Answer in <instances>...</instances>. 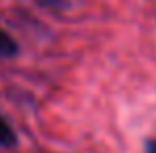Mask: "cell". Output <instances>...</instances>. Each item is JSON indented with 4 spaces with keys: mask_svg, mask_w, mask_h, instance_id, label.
I'll return each mask as SVG.
<instances>
[{
    "mask_svg": "<svg viewBox=\"0 0 156 153\" xmlns=\"http://www.w3.org/2000/svg\"><path fill=\"white\" fill-rule=\"evenodd\" d=\"M17 55V44L15 40L0 27V57H15Z\"/></svg>",
    "mask_w": 156,
    "mask_h": 153,
    "instance_id": "6da1fadb",
    "label": "cell"
},
{
    "mask_svg": "<svg viewBox=\"0 0 156 153\" xmlns=\"http://www.w3.org/2000/svg\"><path fill=\"white\" fill-rule=\"evenodd\" d=\"M15 132H13V128L9 126L2 118H0V147H13L15 145Z\"/></svg>",
    "mask_w": 156,
    "mask_h": 153,
    "instance_id": "7a4b0ae2",
    "label": "cell"
},
{
    "mask_svg": "<svg viewBox=\"0 0 156 153\" xmlns=\"http://www.w3.org/2000/svg\"><path fill=\"white\" fill-rule=\"evenodd\" d=\"M146 153H156V138H150L146 143Z\"/></svg>",
    "mask_w": 156,
    "mask_h": 153,
    "instance_id": "3957f363",
    "label": "cell"
},
{
    "mask_svg": "<svg viewBox=\"0 0 156 153\" xmlns=\"http://www.w3.org/2000/svg\"><path fill=\"white\" fill-rule=\"evenodd\" d=\"M40 4H44V6H57L59 4V0H38Z\"/></svg>",
    "mask_w": 156,
    "mask_h": 153,
    "instance_id": "277c9868",
    "label": "cell"
}]
</instances>
